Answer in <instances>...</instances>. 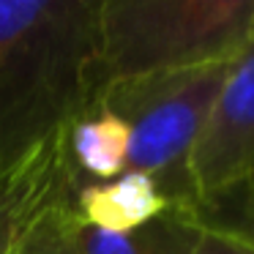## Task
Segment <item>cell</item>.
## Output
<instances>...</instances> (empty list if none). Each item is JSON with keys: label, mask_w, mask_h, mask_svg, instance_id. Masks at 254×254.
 Here are the masks:
<instances>
[{"label": "cell", "mask_w": 254, "mask_h": 254, "mask_svg": "<svg viewBox=\"0 0 254 254\" xmlns=\"http://www.w3.org/2000/svg\"><path fill=\"white\" fill-rule=\"evenodd\" d=\"M99 0H0V170L93 112Z\"/></svg>", "instance_id": "cell-1"}, {"label": "cell", "mask_w": 254, "mask_h": 254, "mask_svg": "<svg viewBox=\"0 0 254 254\" xmlns=\"http://www.w3.org/2000/svg\"><path fill=\"white\" fill-rule=\"evenodd\" d=\"M128 126L107 110H93L79 118L68 134L71 161L79 172H88L96 181H110L126 172L128 161Z\"/></svg>", "instance_id": "cell-8"}, {"label": "cell", "mask_w": 254, "mask_h": 254, "mask_svg": "<svg viewBox=\"0 0 254 254\" xmlns=\"http://www.w3.org/2000/svg\"><path fill=\"white\" fill-rule=\"evenodd\" d=\"M58 238L63 254H189L186 224L172 205L159 219L131 232L99 230L68 205L58 224Z\"/></svg>", "instance_id": "cell-7"}, {"label": "cell", "mask_w": 254, "mask_h": 254, "mask_svg": "<svg viewBox=\"0 0 254 254\" xmlns=\"http://www.w3.org/2000/svg\"><path fill=\"white\" fill-rule=\"evenodd\" d=\"M71 126L50 131L0 170V254H25L58 210L74 202L79 175L68 148Z\"/></svg>", "instance_id": "cell-5"}, {"label": "cell", "mask_w": 254, "mask_h": 254, "mask_svg": "<svg viewBox=\"0 0 254 254\" xmlns=\"http://www.w3.org/2000/svg\"><path fill=\"white\" fill-rule=\"evenodd\" d=\"M230 58L181 71L118 82L96 96L93 110H107L128 126L126 170L145 172L161 186L170 205H191L189 156L210 115Z\"/></svg>", "instance_id": "cell-3"}, {"label": "cell", "mask_w": 254, "mask_h": 254, "mask_svg": "<svg viewBox=\"0 0 254 254\" xmlns=\"http://www.w3.org/2000/svg\"><path fill=\"white\" fill-rule=\"evenodd\" d=\"M199 219L243 238L254 246V191L246 186H238L232 191L213 197L208 202L191 205Z\"/></svg>", "instance_id": "cell-9"}, {"label": "cell", "mask_w": 254, "mask_h": 254, "mask_svg": "<svg viewBox=\"0 0 254 254\" xmlns=\"http://www.w3.org/2000/svg\"><path fill=\"white\" fill-rule=\"evenodd\" d=\"M170 208L161 186L145 172L126 170L110 181L79 183L74 210L82 221L112 232H131L150 224Z\"/></svg>", "instance_id": "cell-6"}, {"label": "cell", "mask_w": 254, "mask_h": 254, "mask_svg": "<svg viewBox=\"0 0 254 254\" xmlns=\"http://www.w3.org/2000/svg\"><path fill=\"white\" fill-rule=\"evenodd\" d=\"M172 208H178L183 224H186L189 254H254V246L249 241L199 219L189 202H178Z\"/></svg>", "instance_id": "cell-10"}, {"label": "cell", "mask_w": 254, "mask_h": 254, "mask_svg": "<svg viewBox=\"0 0 254 254\" xmlns=\"http://www.w3.org/2000/svg\"><path fill=\"white\" fill-rule=\"evenodd\" d=\"M241 186H246V189H252V191H254V175H252V178H249V181H246V183H241Z\"/></svg>", "instance_id": "cell-12"}, {"label": "cell", "mask_w": 254, "mask_h": 254, "mask_svg": "<svg viewBox=\"0 0 254 254\" xmlns=\"http://www.w3.org/2000/svg\"><path fill=\"white\" fill-rule=\"evenodd\" d=\"M252 36L254 0H99V93L227 61Z\"/></svg>", "instance_id": "cell-2"}, {"label": "cell", "mask_w": 254, "mask_h": 254, "mask_svg": "<svg viewBox=\"0 0 254 254\" xmlns=\"http://www.w3.org/2000/svg\"><path fill=\"white\" fill-rule=\"evenodd\" d=\"M186 172L191 205L221 197L254 175V36L230 58Z\"/></svg>", "instance_id": "cell-4"}, {"label": "cell", "mask_w": 254, "mask_h": 254, "mask_svg": "<svg viewBox=\"0 0 254 254\" xmlns=\"http://www.w3.org/2000/svg\"><path fill=\"white\" fill-rule=\"evenodd\" d=\"M68 205H74V202H68ZM66 205V208H68ZM66 208H61L55 213V219L47 224V230L41 232V238L33 243V246L28 249L25 254H63V249H61V238H58V224H61V216H63V210Z\"/></svg>", "instance_id": "cell-11"}]
</instances>
